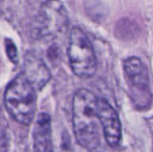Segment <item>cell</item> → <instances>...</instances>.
Listing matches in <instances>:
<instances>
[{
	"instance_id": "1",
	"label": "cell",
	"mask_w": 153,
	"mask_h": 152,
	"mask_svg": "<svg viewBox=\"0 0 153 152\" xmlns=\"http://www.w3.org/2000/svg\"><path fill=\"white\" fill-rule=\"evenodd\" d=\"M73 128L78 143L90 152L100 148V122L98 98L85 89L75 93L73 98Z\"/></svg>"
},
{
	"instance_id": "2",
	"label": "cell",
	"mask_w": 153,
	"mask_h": 152,
	"mask_svg": "<svg viewBox=\"0 0 153 152\" xmlns=\"http://www.w3.org/2000/svg\"><path fill=\"white\" fill-rule=\"evenodd\" d=\"M4 103L7 112L17 122L29 125L33 121L36 110V90L24 75L16 77L7 87Z\"/></svg>"
},
{
	"instance_id": "3",
	"label": "cell",
	"mask_w": 153,
	"mask_h": 152,
	"mask_svg": "<svg viewBox=\"0 0 153 152\" xmlns=\"http://www.w3.org/2000/svg\"><path fill=\"white\" fill-rule=\"evenodd\" d=\"M68 56L72 71L80 78H91L97 71V57L88 36L79 27L71 30Z\"/></svg>"
},
{
	"instance_id": "4",
	"label": "cell",
	"mask_w": 153,
	"mask_h": 152,
	"mask_svg": "<svg viewBox=\"0 0 153 152\" xmlns=\"http://www.w3.org/2000/svg\"><path fill=\"white\" fill-rule=\"evenodd\" d=\"M123 69L132 103L139 110L148 108L152 103V92L146 65L139 57L130 56L124 61Z\"/></svg>"
},
{
	"instance_id": "5",
	"label": "cell",
	"mask_w": 153,
	"mask_h": 152,
	"mask_svg": "<svg viewBox=\"0 0 153 152\" xmlns=\"http://www.w3.org/2000/svg\"><path fill=\"white\" fill-rule=\"evenodd\" d=\"M68 26V13L59 0H47L42 4L34 25L36 38H59L67 33Z\"/></svg>"
},
{
	"instance_id": "6",
	"label": "cell",
	"mask_w": 153,
	"mask_h": 152,
	"mask_svg": "<svg viewBox=\"0 0 153 152\" xmlns=\"http://www.w3.org/2000/svg\"><path fill=\"white\" fill-rule=\"evenodd\" d=\"M98 118L108 146L117 147L122 139L121 122L116 110L104 99H98Z\"/></svg>"
},
{
	"instance_id": "7",
	"label": "cell",
	"mask_w": 153,
	"mask_h": 152,
	"mask_svg": "<svg viewBox=\"0 0 153 152\" xmlns=\"http://www.w3.org/2000/svg\"><path fill=\"white\" fill-rule=\"evenodd\" d=\"M23 75L36 91L42 90L51 78L50 71L43 59L32 52L25 55Z\"/></svg>"
},
{
	"instance_id": "8",
	"label": "cell",
	"mask_w": 153,
	"mask_h": 152,
	"mask_svg": "<svg viewBox=\"0 0 153 152\" xmlns=\"http://www.w3.org/2000/svg\"><path fill=\"white\" fill-rule=\"evenodd\" d=\"M33 148L36 152H52L51 120L47 114H41L33 129Z\"/></svg>"
},
{
	"instance_id": "9",
	"label": "cell",
	"mask_w": 153,
	"mask_h": 152,
	"mask_svg": "<svg viewBox=\"0 0 153 152\" xmlns=\"http://www.w3.org/2000/svg\"><path fill=\"white\" fill-rule=\"evenodd\" d=\"M5 47H6V53H7L10 59L13 63H17L18 52H17V48H16V46H15V44L10 40H6Z\"/></svg>"
}]
</instances>
